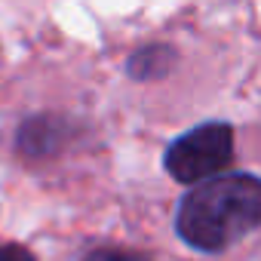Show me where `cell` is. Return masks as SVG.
<instances>
[{
	"instance_id": "cell-6",
	"label": "cell",
	"mask_w": 261,
	"mask_h": 261,
	"mask_svg": "<svg viewBox=\"0 0 261 261\" xmlns=\"http://www.w3.org/2000/svg\"><path fill=\"white\" fill-rule=\"evenodd\" d=\"M0 261H37L34 252L22 243H7V246H0Z\"/></svg>"
},
{
	"instance_id": "cell-1",
	"label": "cell",
	"mask_w": 261,
	"mask_h": 261,
	"mask_svg": "<svg viewBox=\"0 0 261 261\" xmlns=\"http://www.w3.org/2000/svg\"><path fill=\"white\" fill-rule=\"evenodd\" d=\"M261 224V181L252 172L215 175L178 203L175 230L200 252H224Z\"/></svg>"
},
{
	"instance_id": "cell-5",
	"label": "cell",
	"mask_w": 261,
	"mask_h": 261,
	"mask_svg": "<svg viewBox=\"0 0 261 261\" xmlns=\"http://www.w3.org/2000/svg\"><path fill=\"white\" fill-rule=\"evenodd\" d=\"M83 261H151V258L129 249H92Z\"/></svg>"
},
{
	"instance_id": "cell-2",
	"label": "cell",
	"mask_w": 261,
	"mask_h": 261,
	"mask_svg": "<svg viewBox=\"0 0 261 261\" xmlns=\"http://www.w3.org/2000/svg\"><path fill=\"white\" fill-rule=\"evenodd\" d=\"M233 163V126L230 123H203L178 136L166 154L163 166L178 185H203Z\"/></svg>"
},
{
	"instance_id": "cell-4",
	"label": "cell",
	"mask_w": 261,
	"mask_h": 261,
	"mask_svg": "<svg viewBox=\"0 0 261 261\" xmlns=\"http://www.w3.org/2000/svg\"><path fill=\"white\" fill-rule=\"evenodd\" d=\"M178 62V53L172 46H145V49H136L133 56H129L126 62V74L133 77V80H160L166 77Z\"/></svg>"
},
{
	"instance_id": "cell-3",
	"label": "cell",
	"mask_w": 261,
	"mask_h": 261,
	"mask_svg": "<svg viewBox=\"0 0 261 261\" xmlns=\"http://www.w3.org/2000/svg\"><path fill=\"white\" fill-rule=\"evenodd\" d=\"M68 142V126L65 120L59 117H31L22 123L19 136H16V148L28 157H49V154H59Z\"/></svg>"
}]
</instances>
